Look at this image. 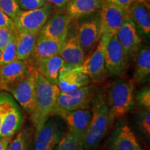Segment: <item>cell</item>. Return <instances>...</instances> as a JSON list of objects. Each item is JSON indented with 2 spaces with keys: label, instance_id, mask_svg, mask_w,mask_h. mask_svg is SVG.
<instances>
[{
  "label": "cell",
  "instance_id": "9",
  "mask_svg": "<svg viewBox=\"0 0 150 150\" xmlns=\"http://www.w3.org/2000/svg\"><path fill=\"white\" fill-rule=\"evenodd\" d=\"M91 16L78 22L76 31L79 41L86 56L95 50L101 38L99 12L98 13H95L93 17Z\"/></svg>",
  "mask_w": 150,
  "mask_h": 150
},
{
  "label": "cell",
  "instance_id": "32",
  "mask_svg": "<svg viewBox=\"0 0 150 150\" xmlns=\"http://www.w3.org/2000/svg\"><path fill=\"white\" fill-rule=\"evenodd\" d=\"M21 11H31L40 8L45 5V0H18Z\"/></svg>",
  "mask_w": 150,
  "mask_h": 150
},
{
  "label": "cell",
  "instance_id": "34",
  "mask_svg": "<svg viewBox=\"0 0 150 150\" xmlns=\"http://www.w3.org/2000/svg\"><path fill=\"white\" fill-rule=\"evenodd\" d=\"M14 101L13 97L8 93H0V126L2 121L4 114Z\"/></svg>",
  "mask_w": 150,
  "mask_h": 150
},
{
  "label": "cell",
  "instance_id": "15",
  "mask_svg": "<svg viewBox=\"0 0 150 150\" xmlns=\"http://www.w3.org/2000/svg\"><path fill=\"white\" fill-rule=\"evenodd\" d=\"M31 65L27 61L16 59L0 66V91H8L27 74Z\"/></svg>",
  "mask_w": 150,
  "mask_h": 150
},
{
  "label": "cell",
  "instance_id": "5",
  "mask_svg": "<svg viewBox=\"0 0 150 150\" xmlns=\"http://www.w3.org/2000/svg\"><path fill=\"white\" fill-rule=\"evenodd\" d=\"M65 132L64 121L58 116H50L44 126L35 132L32 150H54Z\"/></svg>",
  "mask_w": 150,
  "mask_h": 150
},
{
  "label": "cell",
  "instance_id": "18",
  "mask_svg": "<svg viewBox=\"0 0 150 150\" xmlns=\"http://www.w3.org/2000/svg\"><path fill=\"white\" fill-rule=\"evenodd\" d=\"M66 123L68 131L83 139L91 119V109H78L60 116Z\"/></svg>",
  "mask_w": 150,
  "mask_h": 150
},
{
  "label": "cell",
  "instance_id": "21",
  "mask_svg": "<svg viewBox=\"0 0 150 150\" xmlns=\"http://www.w3.org/2000/svg\"><path fill=\"white\" fill-rule=\"evenodd\" d=\"M22 122L21 110L14 101L4 114L0 126V138L13 136L20 129Z\"/></svg>",
  "mask_w": 150,
  "mask_h": 150
},
{
  "label": "cell",
  "instance_id": "26",
  "mask_svg": "<svg viewBox=\"0 0 150 150\" xmlns=\"http://www.w3.org/2000/svg\"><path fill=\"white\" fill-rule=\"evenodd\" d=\"M33 130L30 128L22 129L14 139L11 140L8 150H29L32 142Z\"/></svg>",
  "mask_w": 150,
  "mask_h": 150
},
{
  "label": "cell",
  "instance_id": "19",
  "mask_svg": "<svg viewBox=\"0 0 150 150\" xmlns=\"http://www.w3.org/2000/svg\"><path fill=\"white\" fill-rule=\"evenodd\" d=\"M104 3V0H70L65 12L73 21L99 11Z\"/></svg>",
  "mask_w": 150,
  "mask_h": 150
},
{
  "label": "cell",
  "instance_id": "22",
  "mask_svg": "<svg viewBox=\"0 0 150 150\" xmlns=\"http://www.w3.org/2000/svg\"><path fill=\"white\" fill-rule=\"evenodd\" d=\"M134 70L133 81L136 84H143L149 81L150 76V49L149 45L141 47L135 56Z\"/></svg>",
  "mask_w": 150,
  "mask_h": 150
},
{
  "label": "cell",
  "instance_id": "33",
  "mask_svg": "<svg viewBox=\"0 0 150 150\" xmlns=\"http://www.w3.org/2000/svg\"><path fill=\"white\" fill-rule=\"evenodd\" d=\"M17 34H18V31L16 29L0 27V50L1 51L6 45L11 40V38Z\"/></svg>",
  "mask_w": 150,
  "mask_h": 150
},
{
  "label": "cell",
  "instance_id": "8",
  "mask_svg": "<svg viewBox=\"0 0 150 150\" xmlns=\"http://www.w3.org/2000/svg\"><path fill=\"white\" fill-rule=\"evenodd\" d=\"M36 74L37 70L31 65L27 74L8 91L20 106L30 114L35 105Z\"/></svg>",
  "mask_w": 150,
  "mask_h": 150
},
{
  "label": "cell",
  "instance_id": "39",
  "mask_svg": "<svg viewBox=\"0 0 150 150\" xmlns=\"http://www.w3.org/2000/svg\"><path fill=\"white\" fill-rule=\"evenodd\" d=\"M108 150H116L115 146H114L112 142H111V140H110L109 141V146H108Z\"/></svg>",
  "mask_w": 150,
  "mask_h": 150
},
{
  "label": "cell",
  "instance_id": "14",
  "mask_svg": "<svg viewBox=\"0 0 150 150\" xmlns=\"http://www.w3.org/2000/svg\"><path fill=\"white\" fill-rule=\"evenodd\" d=\"M72 22V20L65 12L56 11L54 13H52L40 29L39 35L54 40L64 41L69 33Z\"/></svg>",
  "mask_w": 150,
  "mask_h": 150
},
{
  "label": "cell",
  "instance_id": "7",
  "mask_svg": "<svg viewBox=\"0 0 150 150\" xmlns=\"http://www.w3.org/2000/svg\"><path fill=\"white\" fill-rule=\"evenodd\" d=\"M54 6L50 3L40 8L31 11H21L14 19L15 27L18 31L40 32L53 13Z\"/></svg>",
  "mask_w": 150,
  "mask_h": 150
},
{
  "label": "cell",
  "instance_id": "38",
  "mask_svg": "<svg viewBox=\"0 0 150 150\" xmlns=\"http://www.w3.org/2000/svg\"><path fill=\"white\" fill-rule=\"evenodd\" d=\"M13 136H7L0 138V150H8V145Z\"/></svg>",
  "mask_w": 150,
  "mask_h": 150
},
{
  "label": "cell",
  "instance_id": "13",
  "mask_svg": "<svg viewBox=\"0 0 150 150\" xmlns=\"http://www.w3.org/2000/svg\"><path fill=\"white\" fill-rule=\"evenodd\" d=\"M116 36L128 59L135 58L142 46V39L129 16L118 30Z\"/></svg>",
  "mask_w": 150,
  "mask_h": 150
},
{
  "label": "cell",
  "instance_id": "35",
  "mask_svg": "<svg viewBox=\"0 0 150 150\" xmlns=\"http://www.w3.org/2000/svg\"><path fill=\"white\" fill-rule=\"evenodd\" d=\"M0 27L10 28L12 29H16L15 27L13 20L9 18L6 14L0 8Z\"/></svg>",
  "mask_w": 150,
  "mask_h": 150
},
{
  "label": "cell",
  "instance_id": "40",
  "mask_svg": "<svg viewBox=\"0 0 150 150\" xmlns=\"http://www.w3.org/2000/svg\"><path fill=\"white\" fill-rule=\"evenodd\" d=\"M142 1H144V2H145L147 4V5H149V3H150V0H142Z\"/></svg>",
  "mask_w": 150,
  "mask_h": 150
},
{
  "label": "cell",
  "instance_id": "12",
  "mask_svg": "<svg viewBox=\"0 0 150 150\" xmlns=\"http://www.w3.org/2000/svg\"><path fill=\"white\" fill-rule=\"evenodd\" d=\"M91 79L82 65H63L59 74L57 86L61 92H69L89 85Z\"/></svg>",
  "mask_w": 150,
  "mask_h": 150
},
{
  "label": "cell",
  "instance_id": "11",
  "mask_svg": "<svg viewBox=\"0 0 150 150\" xmlns=\"http://www.w3.org/2000/svg\"><path fill=\"white\" fill-rule=\"evenodd\" d=\"M105 66L108 74L117 77L124 76L128 67V58L116 35L110 38L105 52Z\"/></svg>",
  "mask_w": 150,
  "mask_h": 150
},
{
  "label": "cell",
  "instance_id": "10",
  "mask_svg": "<svg viewBox=\"0 0 150 150\" xmlns=\"http://www.w3.org/2000/svg\"><path fill=\"white\" fill-rule=\"evenodd\" d=\"M127 18V8L104 3L99 11L101 36L111 38L116 35Z\"/></svg>",
  "mask_w": 150,
  "mask_h": 150
},
{
  "label": "cell",
  "instance_id": "4",
  "mask_svg": "<svg viewBox=\"0 0 150 150\" xmlns=\"http://www.w3.org/2000/svg\"><path fill=\"white\" fill-rule=\"evenodd\" d=\"M95 93V87L90 84L74 91L61 92L52 116L60 117L65 112L75 110L91 109Z\"/></svg>",
  "mask_w": 150,
  "mask_h": 150
},
{
  "label": "cell",
  "instance_id": "25",
  "mask_svg": "<svg viewBox=\"0 0 150 150\" xmlns=\"http://www.w3.org/2000/svg\"><path fill=\"white\" fill-rule=\"evenodd\" d=\"M39 33L36 31H18L16 36L17 59L27 61L32 55Z\"/></svg>",
  "mask_w": 150,
  "mask_h": 150
},
{
  "label": "cell",
  "instance_id": "37",
  "mask_svg": "<svg viewBox=\"0 0 150 150\" xmlns=\"http://www.w3.org/2000/svg\"><path fill=\"white\" fill-rule=\"evenodd\" d=\"M45 1L47 3L51 4L57 8L63 9L65 8L67 2L70 1V0H45Z\"/></svg>",
  "mask_w": 150,
  "mask_h": 150
},
{
  "label": "cell",
  "instance_id": "23",
  "mask_svg": "<svg viewBox=\"0 0 150 150\" xmlns=\"http://www.w3.org/2000/svg\"><path fill=\"white\" fill-rule=\"evenodd\" d=\"M110 140L116 150H141L134 133L127 125L117 127Z\"/></svg>",
  "mask_w": 150,
  "mask_h": 150
},
{
  "label": "cell",
  "instance_id": "16",
  "mask_svg": "<svg viewBox=\"0 0 150 150\" xmlns=\"http://www.w3.org/2000/svg\"><path fill=\"white\" fill-rule=\"evenodd\" d=\"M129 18L132 20L140 35L149 38V5L142 0H136L127 8Z\"/></svg>",
  "mask_w": 150,
  "mask_h": 150
},
{
  "label": "cell",
  "instance_id": "41",
  "mask_svg": "<svg viewBox=\"0 0 150 150\" xmlns=\"http://www.w3.org/2000/svg\"><path fill=\"white\" fill-rule=\"evenodd\" d=\"M1 51L0 50V59H1Z\"/></svg>",
  "mask_w": 150,
  "mask_h": 150
},
{
  "label": "cell",
  "instance_id": "36",
  "mask_svg": "<svg viewBox=\"0 0 150 150\" xmlns=\"http://www.w3.org/2000/svg\"><path fill=\"white\" fill-rule=\"evenodd\" d=\"M104 2L108 4L116 6L121 8H127L133 2L136 0H104Z\"/></svg>",
  "mask_w": 150,
  "mask_h": 150
},
{
  "label": "cell",
  "instance_id": "31",
  "mask_svg": "<svg viewBox=\"0 0 150 150\" xmlns=\"http://www.w3.org/2000/svg\"><path fill=\"white\" fill-rule=\"evenodd\" d=\"M136 100L142 109L150 110L149 86H145L137 94Z\"/></svg>",
  "mask_w": 150,
  "mask_h": 150
},
{
  "label": "cell",
  "instance_id": "3",
  "mask_svg": "<svg viewBox=\"0 0 150 150\" xmlns=\"http://www.w3.org/2000/svg\"><path fill=\"white\" fill-rule=\"evenodd\" d=\"M106 104L115 118L127 114L135 103V83L132 79L117 80L104 91Z\"/></svg>",
  "mask_w": 150,
  "mask_h": 150
},
{
  "label": "cell",
  "instance_id": "28",
  "mask_svg": "<svg viewBox=\"0 0 150 150\" xmlns=\"http://www.w3.org/2000/svg\"><path fill=\"white\" fill-rule=\"evenodd\" d=\"M16 35L11 38L8 43L1 50V59H0V66L7 64L17 59L16 55Z\"/></svg>",
  "mask_w": 150,
  "mask_h": 150
},
{
  "label": "cell",
  "instance_id": "24",
  "mask_svg": "<svg viewBox=\"0 0 150 150\" xmlns=\"http://www.w3.org/2000/svg\"><path fill=\"white\" fill-rule=\"evenodd\" d=\"M64 41L48 38L38 35L32 55L27 61H33L59 55Z\"/></svg>",
  "mask_w": 150,
  "mask_h": 150
},
{
  "label": "cell",
  "instance_id": "6",
  "mask_svg": "<svg viewBox=\"0 0 150 150\" xmlns=\"http://www.w3.org/2000/svg\"><path fill=\"white\" fill-rule=\"evenodd\" d=\"M110 38L107 35H102L96 47L86 56L82 64L86 73L94 83L103 81L108 75L105 66V52Z\"/></svg>",
  "mask_w": 150,
  "mask_h": 150
},
{
  "label": "cell",
  "instance_id": "20",
  "mask_svg": "<svg viewBox=\"0 0 150 150\" xmlns=\"http://www.w3.org/2000/svg\"><path fill=\"white\" fill-rule=\"evenodd\" d=\"M65 63L71 65H82L86 56L79 41L76 33L70 36L67 35L59 52Z\"/></svg>",
  "mask_w": 150,
  "mask_h": 150
},
{
  "label": "cell",
  "instance_id": "17",
  "mask_svg": "<svg viewBox=\"0 0 150 150\" xmlns=\"http://www.w3.org/2000/svg\"><path fill=\"white\" fill-rule=\"evenodd\" d=\"M27 61L50 83L57 85L59 72L65 64L59 55Z\"/></svg>",
  "mask_w": 150,
  "mask_h": 150
},
{
  "label": "cell",
  "instance_id": "1",
  "mask_svg": "<svg viewBox=\"0 0 150 150\" xmlns=\"http://www.w3.org/2000/svg\"><path fill=\"white\" fill-rule=\"evenodd\" d=\"M91 108V119L84 136L83 150L96 149L115 119L108 108L103 91H95Z\"/></svg>",
  "mask_w": 150,
  "mask_h": 150
},
{
  "label": "cell",
  "instance_id": "27",
  "mask_svg": "<svg viewBox=\"0 0 150 150\" xmlns=\"http://www.w3.org/2000/svg\"><path fill=\"white\" fill-rule=\"evenodd\" d=\"M54 150H83V139L67 131Z\"/></svg>",
  "mask_w": 150,
  "mask_h": 150
},
{
  "label": "cell",
  "instance_id": "29",
  "mask_svg": "<svg viewBox=\"0 0 150 150\" xmlns=\"http://www.w3.org/2000/svg\"><path fill=\"white\" fill-rule=\"evenodd\" d=\"M136 125L146 137L150 136V110L142 109L137 112Z\"/></svg>",
  "mask_w": 150,
  "mask_h": 150
},
{
  "label": "cell",
  "instance_id": "2",
  "mask_svg": "<svg viewBox=\"0 0 150 150\" xmlns=\"http://www.w3.org/2000/svg\"><path fill=\"white\" fill-rule=\"evenodd\" d=\"M61 91L57 85L50 83L37 71L35 81V99L33 111L31 113L35 132H37L52 116Z\"/></svg>",
  "mask_w": 150,
  "mask_h": 150
},
{
  "label": "cell",
  "instance_id": "30",
  "mask_svg": "<svg viewBox=\"0 0 150 150\" xmlns=\"http://www.w3.org/2000/svg\"><path fill=\"white\" fill-rule=\"evenodd\" d=\"M0 8L12 20H14L21 11L18 0H0Z\"/></svg>",
  "mask_w": 150,
  "mask_h": 150
}]
</instances>
